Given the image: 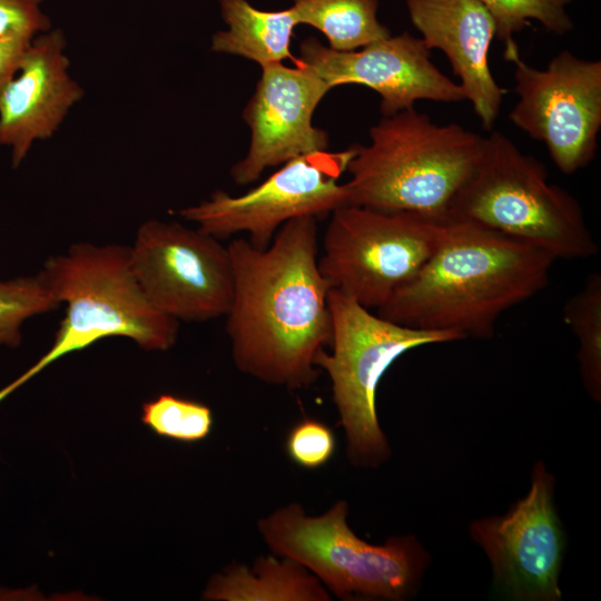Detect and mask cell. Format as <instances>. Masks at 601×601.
I'll list each match as a JSON object with an SVG mask.
<instances>
[{
    "label": "cell",
    "instance_id": "cell-8",
    "mask_svg": "<svg viewBox=\"0 0 601 601\" xmlns=\"http://www.w3.org/2000/svg\"><path fill=\"white\" fill-rule=\"evenodd\" d=\"M447 221L414 211L341 206L323 236L319 272L331 288L377 309L430 259Z\"/></svg>",
    "mask_w": 601,
    "mask_h": 601
},
{
    "label": "cell",
    "instance_id": "cell-7",
    "mask_svg": "<svg viewBox=\"0 0 601 601\" xmlns=\"http://www.w3.org/2000/svg\"><path fill=\"white\" fill-rule=\"evenodd\" d=\"M327 302L331 352L322 349L315 366L331 378L349 462L375 467L391 455L376 414V391L387 368L413 348L462 338L452 332L412 328L374 315L335 288L329 289Z\"/></svg>",
    "mask_w": 601,
    "mask_h": 601
},
{
    "label": "cell",
    "instance_id": "cell-11",
    "mask_svg": "<svg viewBox=\"0 0 601 601\" xmlns=\"http://www.w3.org/2000/svg\"><path fill=\"white\" fill-rule=\"evenodd\" d=\"M510 62L519 96L510 120L542 141L564 175L587 167L595 158L601 128V61L562 50L543 70L520 55Z\"/></svg>",
    "mask_w": 601,
    "mask_h": 601
},
{
    "label": "cell",
    "instance_id": "cell-13",
    "mask_svg": "<svg viewBox=\"0 0 601 601\" xmlns=\"http://www.w3.org/2000/svg\"><path fill=\"white\" fill-rule=\"evenodd\" d=\"M299 63L329 88L361 85L381 96L383 116L414 107L418 99L440 102L465 100L461 86L431 60L423 39L407 32L378 40L359 50L338 51L309 37L299 45Z\"/></svg>",
    "mask_w": 601,
    "mask_h": 601
},
{
    "label": "cell",
    "instance_id": "cell-18",
    "mask_svg": "<svg viewBox=\"0 0 601 601\" xmlns=\"http://www.w3.org/2000/svg\"><path fill=\"white\" fill-rule=\"evenodd\" d=\"M220 8L228 29L213 36L211 51L240 56L262 68L286 59L296 61L289 48L294 28L299 24L293 7L264 11L246 0H220Z\"/></svg>",
    "mask_w": 601,
    "mask_h": 601
},
{
    "label": "cell",
    "instance_id": "cell-5",
    "mask_svg": "<svg viewBox=\"0 0 601 601\" xmlns=\"http://www.w3.org/2000/svg\"><path fill=\"white\" fill-rule=\"evenodd\" d=\"M447 219L482 225L554 259H584L598 253L575 197L550 184L544 164L500 131L483 138L479 159L452 199Z\"/></svg>",
    "mask_w": 601,
    "mask_h": 601
},
{
    "label": "cell",
    "instance_id": "cell-9",
    "mask_svg": "<svg viewBox=\"0 0 601 601\" xmlns=\"http://www.w3.org/2000/svg\"><path fill=\"white\" fill-rule=\"evenodd\" d=\"M354 155L355 145L293 158L243 195L216 190L178 214L219 240L247 233L252 245L265 248L288 220L324 217L347 204L346 185L338 180Z\"/></svg>",
    "mask_w": 601,
    "mask_h": 601
},
{
    "label": "cell",
    "instance_id": "cell-14",
    "mask_svg": "<svg viewBox=\"0 0 601 601\" xmlns=\"http://www.w3.org/2000/svg\"><path fill=\"white\" fill-rule=\"evenodd\" d=\"M329 86L306 67L274 63L262 77L243 118L250 128L246 156L230 175L238 185L256 181L263 171L288 160L328 149V135L313 125L314 111Z\"/></svg>",
    "mask_w": 601,
    "mask_h": 601
},
{
    "label": "cell",
    "instance_id": "cell-16",
    "mask_svg": "<svg viewBox=\"0 0 601 601\" xmlns=\"http://www.w3.org/2000/svg\"><path fill=\"white\" fill-rule=\"evenodd\" d=\"M413 24L428 49H440L460 79L465 100L485 130H492L505 90L489 66L494 18L480 0H406Z\"/></svg>",
    "mask_w": 601,
    "mask_h": 601
},
{
    "label": "cell",
    "instance_id": "cell-4",
    "mask_svg": "<svg viewBox=\"0 0 601 601\" xmlns=\"http://www.w3.org/2000/svg\"><path fill=\"white\" fill-rule=\"evenodd\" d=\"M370 138L366 146L355 145L347 165V204L444 220L483 144L477 134L457 124L436 125L414 107L383 116Z\"/></svg>",
    "mask_w": 601,
    "mask_h": 601
},
{
    "label": "cell",
    "instance_id": "cell-25",
    "mask_svg": "<svg viewBox=\"0 0 601 601\" xmlns=\"http://www.w3.org/2000/svg\"><path fill=\"white\" fill-rule=\"evenodd\" d=\"M43 0H0V38L32 40L51 29Z\"/></svg>",
    "mask_w": 601,
    "mask_h": 601
},
{
    "label": "cell",
    "instance_id": "cell-2",
    "mask_svg": "<svg viewBox=\"0 0 601 601\" xmlns=\"http://www.w3.org/2000/svg\"><path fill=\"white\" fill-rule=\"evenodd\" d=\"M447 220L436 250L377 315L462 339L490 338L504 312L546 287L555 259L482 225Z\"/></svg>",
    "mask_w": 601,
    "mask_h": 601
},
{
    "label": "cell",
    "instance_id": "cell-26",
    "mask_svg": "<svg viewBox=\"0 0 601 601\" xmlns=\"http://www.w3.org/2000/svg\"><path fill=\"white\" fill-rule=\"evenodd\" d=\"M32 40L0 38V92L17 73Z\"/></svg>",
    "mask_w": 601,
    "mask_h": 601
},
{
    "label": "cell",
    "instance_id": "cell-15",
    "mask_svg": "<svg viewBox=\"0 0 601 601\" xmlns=\"http://www.w3.org/2000/svg\"><path fill=\"white\" fill-rule=\"evenodd\" d=\"M67 39L49 29L30 42L17 73L0 92V145L18 168L32 146L53 137L85 89L71 77Z\"/></svg>",
    "mask_w": 601,
    "mask_h": 601
},
{
    "label": "cell",
    "instance_id": "cell-6",
    "mask_svg": "<svg viewBox=\"0 0 601 601\" xmlns=\"http://www.w3.org/2000/svg\"><path fill=\"white\" fill-rule=\"evenodd\" d=\"M347 514L343 500L317 516L290 503L260 519L257 528L276 555L302 564L342 600L400 601L414 595L430 563L416 536H391L374 545L351 530Z\"/></svg>",
    "mask_w": 601,
    "mask_h": 601
},
{
    "label": "cell",
    "instance_id": "cell-19",
    "mask_svg": "<svg viewBox=\"0 0 601 601\" xmlns=\"http://www.w3.org/2000/svg\"><path fill=\"white\" fill-rule=\"evenodd\" d=\"M299 23L319 30L329 48L352 51L391 36L376 18L377 0H294Z\"/></svg>",
    "mask_w": 601,
    "mask_h": 601
},
{
    "label": "cell",
    "instance_id": "cell-23",
    "mask_svg": "<svg viewBox=\"0 0 601 601\" xmlns=\"http://www.w3.org/2000/svg\"><path fill=\"white\" fill-rule=\"evenodd\" d=\"M60 305L38 274L0 280V345L19 346L24 321L52 312Z\"/></svg>",
    "mask_w": 601,
    "mask_h": 601
},
{
    "label": "cell",
    "instance_id": "cell-17",
    "mask_svg": "<svg viewBox=\"0 0 601 601\" xmlns=\"http://www.w3.org/2000/svg\"><path fill=\"white\" fill-rule=\"evenodd\" d=\"M258 558L253 566L235 564L215 575L204 599L219 601H329L323 583L296 561Z\"/></svg>",
    "mask_w": 601,
    "mask_h": 601
},
{
    "label": "cell",
    "instance_id": "cell-1",
    "mask_svg": "<svg viewBox=\"0 0 601 601\" xmlns=\"http://www.w3.org/2000/svg\"><path fill=\"white\" fill-rule=\"evenodd\" d=\"M234 295L226 332L236 367L266 384L309 387L331 343V286L318 268L317 218L288 220L270 244L233 239Z\"/></svg>",
    "mask_w": 601,
    "mask_h": 601
},
{
    "label": "cell",
    "instance_id": "cell-10",
    "mask_svg": "<svg viewBox=\"0 0 601 601\" xmlns=\"http://www.w3.org/2000/svg\"><path fill=\"white\" fill-rule=\"evenodd\" d=\"M130 247L132 272L149 302L178 322L226 316L234 269L219 239L177 221L149 219Z\"/></svg>",
    "mask_w": 601,
    "mask_h": 601
},
{
    "label": "cell",
    "instance_id": "cell-20",
    "mask_svg": "<svg viewBox=\"0 0 601 601\" xmlns=\"http://www.w3.org/2000/svg\"><path fill=\"white\" fill-rule=\"evenodd\" d=\"M563 318L575 335L578 362L587 393L601 400V275L592 273L583 287L566 300Z\"/></svg>",
    "mask_w": 601,
    "mask_h": 601
},
{
    "label": "cell",
    "instance_id": "cell-22",
    "mask_svg": "<svg viewBox=\"0 0 601 601\" xmlns=\"http://www.w3.org/2000/svg\"><path fill=\"white\" fill-rule=\"evenodd\" d=\"M494 18L497 37L504 43L503 57L511 61L520 55L514 33L535 19L545 29L562 36L572 29V21L565 12L571 0H480Z\"/></svg>",
    "mask_w": 601,
    "mask_h": 601
},
{
    "label": "cell",
    "instance_id": "cell-3",
    "mask_svg": "<svg viewBox=\"0 0 601 601\" xmlns=\"http://www.w3.org/2000/svg\"><path fill=\"white\" fill-rule=\"evenodd\" d=\"M39 278L66 313L51 347L24 373L0 390V402L56 361L107 337H126L146 351H167L179 322L159 309L141 289L130 247L77 243L49 256Z\"/></svg>",
    "mask_w": 601,
    "mask_h": 601
},
{
    "label": "cell",
    "instance_id": "cell-12",
    "mask_svg": "<svg viewBox=\"0 0 601 601\" xmlns=\"http://www.w3.org/2000/svg\"><path fill=\"white\" fill-rule=\"evenodd\" d=\"M554 477L535 463L529 493L504 515L473 521L470 535L486 553L495 582L518 600L559 601L564 535L554 502Z\"/></svg>",
    "mask_w": 601,
    "mask_h": 601
},
{
    "label": "cell",
    "instance_id": "cell-21",
    "mask_svg": "<svg viewBox=\"0 0 601 601\" xmlns=\"http://www.w3.org/2000/svg\"><path fill=\"white\" fill-rule=\"evenodd\" d=\"M141 422L160 437L194 443L210 434L214 417L201 402L164 393L142 404Z\"/></svg>",
    "mask_w": 601,
    "mask_h": 601
},
{
    "label": "cell",
    "instance_id": "cell-24",
    "mask_svg": "<svg viewBox=\"0 0 601 601\" xmlns=\"http://www.w3.org/2000/svg\"><path fill=\"white\" fill-rule=\"evenodd\" d=\"M336 441L333 430L319 420L305 417L288 432L286 451L289 459L305 469L325 465L334 455Z\"/></svg>",
    "mask_w": 601,
    "mask_h": 601
}]
</instances>
